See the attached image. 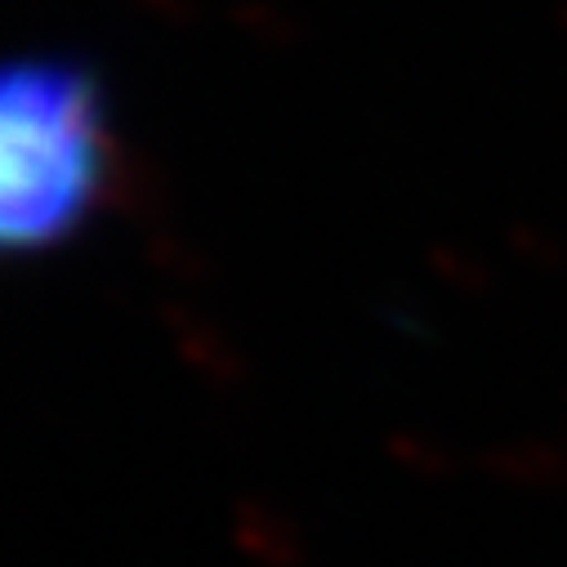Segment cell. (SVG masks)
I'll use <instances>...</instances> for the list:
<instances>
[{
    "instance_id": "1",
    "label": "cell",
    "mask_w": 567,
    "mask_h": 567,
    "mask_svg": "<svg viewBox=\"0 0 567 567\" xmlns=\"http://www.w3.org/2000/svg\"><path fill=\"white\" fill-rule=\"evenodd\" d=\"M107 121L90 72L19 63L0 90V237L14 250L68 241L107 184Z\"/></svg>"
}]
</instances>
